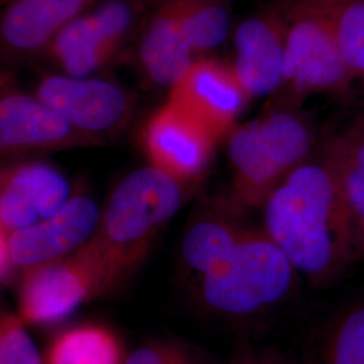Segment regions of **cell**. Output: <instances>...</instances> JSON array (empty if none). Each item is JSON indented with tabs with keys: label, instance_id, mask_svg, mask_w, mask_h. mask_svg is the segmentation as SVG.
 I'll use <instances>...</instances> for the list:
<instances>
[{
	"label": "cell",
	"instance_id": "20",
	"mask_svg": "<svg viewBox=\"0 0 364 364\" xmlns=\"http://www.w3.org/2000/svg\"><path fill=\"white\" fill-rule=\"evenodd\" d=\"M312 364H364V302L346 308L326 324Z\"/></svg>",
	"mask_w": 364,
	"mask_h": 364
},
{
	"label": "cell",
	"instance_id": "22",
	"mask_svg": "<svg viewBox=\"0 0 364 364\" xmlns=\"http://www.w3.org/2000/svg\"><path fill=\"white\" fill-rule=\"evenodd\" d=\"M240 232L242 228L225 223H198L183 239V258L195 270L207 274L228 254Z\"/></svg>",
	"mask_w": 364,
	"mask_h": 364
},
{
	"label": "cell",
	"instance_id": "21",
	"mask_svg": "<svg viewBox=\"0 0 364 364\" xmlns=\"http://www.w3.org/2000/svg\"><path fill=\"white\" fill-rule=\"evenodd\" d=\"M338 50L355 75H364V0H320Z\"/></svg>",
	"mask_w": 364,
	"mask_h": 364
},
{
	"label": "cell",
	"instance_id": "5",
	"mask_svg": "<svg viewBox=\"0 0 364 364\" xmlns=\"http://www.w3.org/2000/svg\"><path fill=\"white\" fill-rule=\"evenodd\" d=\"M352 75L320 0L290 4L282 88L296 95L333 91L343 88Z\"/></svg>",
	"mask_w": 364,
	"mask_h": 364
},
{
	"label": "cell",
	"instance_id": "6",
	"mask_svg": "<svg viewBox=\"0 0 364 364\" xmlns=\"http://www.w3.org/2000/svg\"><path fill=\"white\" fill-rule=\"evenodd\" d=\"M139 14L135 0H105L69 23L43 55L57 73L95 76L124 46Z\"/></svg>",
	"mask_w": 364,
	"mask_h": 364
},
{
	"label": "cell",
	"instance_id": "7",
	"mask_svg": "<svg viewBox=\"0 0 364 364\" xmlns=\"http://www.w3.org/2000/svg\"><path fill=\"white\" fill-rule=\"evenodd\" d=\"M100 218L99 207L91 197L76 196L52 218L9 237H0L1 275L4 277L13 266L25 273L64 259L91 240Z\"/></svg>",
	"mask_w": 364,
	"mask_h": 364
},
{
	"label": "cell",
	"instance_id": "18",
	"mask_svg": "<svg viewBox=\"0 0 364 364\" xmlns=\"http://www.w3.org/2000/svg\"><path fill=\"white\" fill-rule=\"evenodd\" d=\"M117 336L105 326H81L53 340L45 364H122Z\"/></svg>",
	"mask_w": 364,
	"mask_h": 364
},
{
	"label": "cell",
	"instance_id": "25",
	"mask_svg": "<svg viewBox=\"0 0 364 364\" xmlns=\"http://www.w3.org/2000/svg\"><path fill=\"white\" fill-rule=\"evenodd\" d=\"M232 364H287V362L277 352L246 350L235 358Z\"/></svg>",
	"mask_w": 364,
	"mask_h": 364
},
{
	"label": "cell",
	"instance_id": "16",
	"mask_svg": "<svg viewBox=\"0 0 364 364\" xmlns=\"http://www.w3.org/2000/svg\"><path fill=\"white\" fill-rule=\"evenodd\" d=\"M139 64L146 77L171 90L198 57L182 28L177 0H161L139 42Z\"/></svg>",
	"mask_w": 364,
	"mask_h": 364
},
{
	"label": "cell",
	"instance_id": "15",
	"mask_svg": "<svg viewBox=\"0 0 364 364\" xmlns=\"http://www.w3.org/2000/svg\"><path fill=\"white\" fill-rule=\"evenodd\" d=\"M0 150L16 154L75 144L80 135L66 119L38 96L11 90L1 82Z\"/></svg>",
	"mask_w": 364,
	"mask_h": 364
},
{
	"label": "cell",
	"instance_id": "11",
	"mask_svg": "<svg viewBox=\"0 0 364 364\" xmlns=\"http://www.w3.org/2000/svg\"><path fill=\"white\" fill-rule=\"evenodd\" d=\"M248 99L231 64L208 55L196 60L168 96L218 141L232 131Z\"/></svg>",
	"mask_w": 364,
	"mask_h": 364
},
{
	"label": "cell",
	"instance_id": "19",
	"mask_svg": "<svg viewBox=\"0 0 364 364\" xmlns=\"http://www.w3.org/2000/svg\"><path fill=\"white\" fill-rule=\"evenodd\" d=\"M182 28L198 58L221 46L231 31V0H177Z\"/></svg>",
	"mask_w": 364,
	"mask_h": 364
},
{
	"label": "cell",
	"instance_id": "24",
	"mask_svg": "<svg viewBox=\"0 0 364 364\" xmlns=\"http://www.w3.org/2000/svg\"><path fill=\"white\" fill-rule=\"evenodd\" d=\"M124 364H193L189 355L178 346L156 343L132 352Z\"/></svg>",
	"mask_w": 364,
	"mask_h": 364
},
{
	"label": "cell",
	"instance_id": "12",
	"mask_svg": "<svg viewBox=\"0 0 364 364\" xmlns=\"http://www.w3.org/2000/svg\"><path fill=\"white\" fill-rule=\"evenodd\" d=\"M216 142L203 124L169 100L146 122L142 132L151 165L178 182L196 178L205 170Z\"/></svg>",
	"mask_w": 364,
	"mask_h": 364
},
{
	"label": "cell",
	"instance_id": "2",
	"mask_svg": "<svg viewBox=\"0 0 364 364\" xmlns=\"http://www.w3.org/2000/svg\"><path fill=\"white\" fill-rule=\"evenodd\" d=\"M180 205V182L153 165L134 170L120 181L96 232L77 250L96 269L100 291L130 272Z\"/></svg>",
	"mask_w": 364,
	"mask_h": 364
},
{
	"label": "cell",
	"instance_id": "26",
	"mask_svg": "<svg viewBox=\"0 0 364 364\" xmlns=\"http://www.w3.org/2000/svg\"><path fill=\"white\" fill-rule=\"evenodd\" d=\"M14 1H18V0H1V3L3 4H6V6H9V4H11Z\"/></svg>",
	"mask_w": 364,
	"mask_h": 364
},
{
	"label": "cell",
	"instance_id": "1",
	"mask_svg": "<svg viewBox=\"0 0 364 364\" xmlns=\"http://www.w3.org/2000/svg\"><path fill=\"white\" fill-rule=\"evenodd\" d=\"M264 232L293 267L326 285L359 258L350 212L335 171L304 162L264 201Z\"/></svg>",
	"mask_w": 364,
	"mask_h": 364
},
{
	"label": "cell",
	"instance_id": "13",
	"mask_svg": "<svg viewBox=\"0 0 364 364\" xmlns=\"http://www.w3.org/2000/svg\"><path fill=\"white\" fill-rule=\"evenodd\" d=\"M0 185V237L52 218L69 201L65 177L43 162L3 170Z\"/></svg>",
	"mask_w": 364,
	"mask_h": 364
},
{
	"label": "cell",
	"instance_id": "8",
	"mask_svg": "<svg viewBox=\"0 0 364 364\" xmlns=\"http://www.w3.org/2000/svg\"><path fill=\"white\" fill-rule=\"evenodd\" d=\"M36 96L85 135L115 130L132 109L127 90L96 76L49 73L39 80Z\"/></svg>",
	"mask_w": 364,
	"mask_h": 364
},
{
	"label": "cell",
	"instance_id": "4",
	"mask_svg": "<svg viewBox=\"0 0 364 364\" xmlns=\"http://www.w3.org/2000/svg\"><path fill=\"white\" fill-rule=\"evenodd\" d=\"M294 270L264 231L242 230L228 254L204 274L203 294L219 312L247 316L284 299Z\"/></svg>",
	"mask_w": 364,
	"mask_h": 364
},
{
	"label": "cell",
	"instance_id": "17",
	"mask_svg": "<svg viewBox=\"0 0 364 364\" xmlns=\"http://www.w3.org/2000/svg\"><path fill=\"white\" fill-rule=\"evenodd\" d=\"M326 161L344 193L358 254L364 262V120L331 144Z\"/></svg>",
	"mask_w": 364,
	"mask_h": 364
},
{
	"label": "cell",
	"instance_id": "9",
	"mask_svg": "<svg viewBox=\"0 0 364 364\" xmlns=\"http://www.w3.org/2000/svg\"><path fill=\"white\" fill-rule=\"evenodd\" d=\"M289 10L290 4L251 15L235 28L231 66L250 99L284 87Z\"/></svg>",
	"mask_w": 364,
	"mask_h": 364
},
{
	"label": "cell",
	"instance_id": "14",
	"mask_svg": "<svg viewBox=\"0 0 364 364\" xmlns=\"http://www.w3.org/2000/svg\"><path fill=\"white\" fill-rule=\"evenodd\" d=\"M105 0H18L0 22L3 55L27 60L43 55L54 38L78 16Z\"/></svg>",
	"mask_w": 364,
	"mask_h": 364
},
{
	"label": "cell",
	"instance_id": "3",
	"mask_svg": "<svg viewBox=\"0 0 364 364\" xmlns=\"http://www.w3.org/2000/svg\"><path fill=\"white\" fill-rule=\"evenodd\" d=\"M312 144L308 124L287 109H274L235 126L228 134V156L242 201L264 204L274 189L306 162Z\"/></svg>",
	"mask_w": 364,
	"mask_h": 364
},
{
	"label": "cell",
	"instance_id": "23",
	"mask_svg": "<svg viewBox=\"0 0 364 364\" xmlns=\"http://www.w3.org/2000/svg\"><path fill=\"white\" fill-rule=\"evenodd\" d=\"M0 364H43L19 316L3 314L1 317Z\"/></svg>",
	"mask_w": 364,
	"mask_h": 364
},
{
	"label": "cell",
	"instance_id": "10",
	"mask_svg": "<svg viewBox=\"0 0 364 364\" xmlns=\"http://www.w3.org/2000/svg\"><path fill=\"white\" fill-rule=\"evenodd\" d=\"M22 282L19 317L25 324L58 321L85 299L102 293L96 269L78 251L25 272Z\"/></svg>",
	"mask_w": 364,
	"mask_h": 364
}]
</instances>
